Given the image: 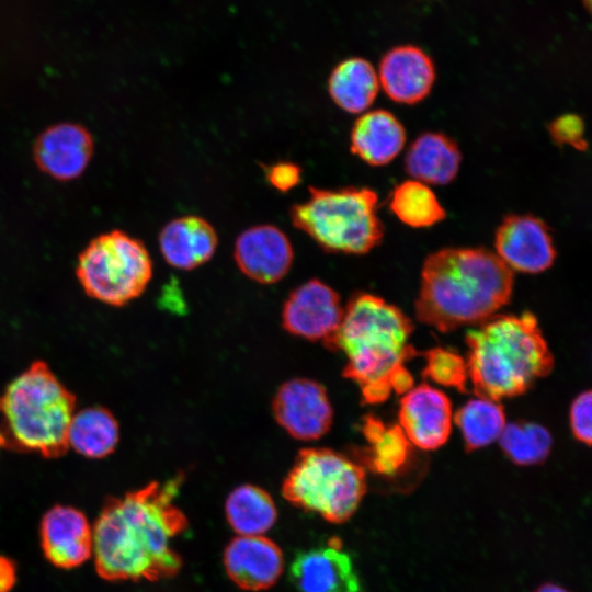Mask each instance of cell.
<instances>
[{"label": "cell", "mask_w": 592, "mask_h": 592, "mask_svg": "<svg viewBox=\"0 0 592 592\" xmlns=\"http://www.w3.org/2000/svg\"><path fill=\"white\" fill-rule=\"evenodd\" d=\"M454 419L467 451L491 444L499 439L506 424L502 406L497 400L479 396L462 406Z\"/></svg>", "instance_id": "484cf974"}, {"label": "cell", "mask_w": 592, "mask_h": 592, "mask_svg": "<svg viewBox=\"0 0 592 592\" xmlns=\"http://www.w3.org/2000/svg\"><path fill=\"white\" fill-rule=\"evenodd\" d=\"M224 566L228 577L239 588L261 591L277 581L284 560L280 547L270 538L239 535L226 546Z\"/></svg>", "instance_id": "ac0fdd59"}, {"label": "cell", "mask_w": 592, "mask_h": 592, "mask_svg": "<svg viewBox=\"0 0 592 592\" xmlns=\"http://www.w3.org/2000/svg\"><path fill=\"white\" fill-rule=\"evenodd\" d=\"M182 479L152 481L107 500L92 527V556L103 579L156 581L178 573L181 558L171 543L187 526L174 504Z\"/></svg>", "instance_id": "6da1fadb"}, {"label": "cell", "mask_w": 592, "mask_h": 592, "mask_svg": "<svg viewBox=\"0 0 592 592\" xmlns=\"http://www.w3.org/2000/svg\"><path fill=\"white\" fill-rule=\"evenodd\" d=\"M39 534L45 557L58 568L78 567L92 555V527L86 515L72 506L55 505L48 510Z\"/></svg>", "instance_id": "2e32d148"}, {"label": "cell", "mask_w": 592, "mask_h": 592, "mask_svg": "<svg viewBox=\"0 0 592 592\" xmlns=\"http://www.w3.org/2000/svg\"><path fill=\"white\" fill-rule=\"evenodd\" d=\"M166 262L180 270H192L209 261L216 252L218 237L204 218L193 215L166 224L158 237Z\"/></svg>", "instance_id": "d6986e66"}, {"label": "cell", "mask_w": 592, "mask_h": 592, "mask_svg": "<svg viewBox=\"0 0 592 592\" xmlns=\"http://www.w3.org/2000/svg\"><path fill=\"white\" fill-rule=\"evenodd\" d=\"M462 161L456 143L441 133H424L408 148L406 171L428 185H443L455 179Z\"/></svg>", "instance_id": "44dd1931"}, {"label": "cell", "mask_w": 592, "mask_h": 592, "mask_svg": "<svg viewBox=\"0 0 592 592\" xmlns=\"http://www.w3.org/2000/svg\"><path fill=\"white\" fill-rule=\"evenodd\" d=\"M553 139L559 145H569L578 150L587 148L584 139V124L576 114H565L557 117L549 125Z\"/></svg>", "instance_id": "f546056e"}, {"label": "cell", "mask_w": 592, "mask_h": 592, "mask_svg": "<svg viewBox=\"0 0 592 592\" xmlns=\"http://www.w3.org/2000/svg\"><path fill=\"white\" fill-rule=\"evenodd\" d=\"M234 258L239 270L260 284L281 281L291 270L294 251L288 237L274 225H255L236 239Z\"/></svg>", "instance_id": "9a60e30c"}, {"label": "cell", "mask_w": 592, "mask_h": 592, "mask_svg": "<svg viewBox=\"0 0 592 592\" xmlns=\"http://www.w3.org/2000/svg\"><path fill=\"white\" fill-rule=\"evenodd\" d=\"M412 330L411 320L399 308L362 293L350 299L339 328L325 345L343 353L344 377L358 386L364 403L375 405L413 387L405 367L417 353L409 344Z\"/></svg>", "instance_id": "7a4b0ae2"}, {"label": "cell", "mask_w": 592, "mask_h": 592, "mask_svg": "<svg viewBox=\"0 0 592 592\" xmlns=\"http://www.w3.org/2000/svg\"><path fill=\"white\" fill-rule=\"evenodd\" d=\"M119 430L114 415L105 408L89 407L73 414L68 445L88 458H103L116 447Z\"/></svg>", "instance_id": "cb8c5ba5"}, {"label": "cell", "mask_w": 592, "mask_h": 592, "mask_svg": "<svg viewBox=\"0 0 592 592\" xmlns=\"http://www.w3.org/2000/svg\"><path fill=\"white\" fill-rule=\"evenodd\" d=\"M534 592H570V591L555 583H545L538 587Z\"/></svg>", "instance_id": "836d02e7"}, {"label": "cell", "mask_w": 592, "mask_h": 592, "mask_svg": "<svg viewBox=\"0 0 592 592\" xmlns=\"http://www.w3.org/2000/svg\"><path fill=\"white\" fill-rule=\"evenodd\" d=\"M494 247V253L511 271L540 273L556 258L548 227L532 215L505 217L497 228Z\"/></svg>", "instance_id": "8fae6325"}, {"label": "cell", "mask_w": 592, "mask_h": 592, "mask_svg": "<svg viewBox=\"0 0 592 592\" xmlns=\"http://www.w3.org/2000/svg\"><path fill=\"white\" fill-rule=\"evenodd\" d=\"M476 396L493 400L525 392L547 376L554 357L532 312L494 315L466 335Z\"/></svg>", "instance_id": "277c9868"}, {"label": "cell", "mask_w": 592, "mask_h": 592, "mask_svg": "<svg viewBox=\"0 0 592 592\" xmlns=\"http://www.w3.org/2000/svg\"><path fill=\"white\" fill-rule=\"evenodd\" d=\"M379 89L377 70L361 57L340 61L330 72L328 92L343 111L360 114L368 111Z\"/></svg>", "instance_id": "7402d4cb"}, {"label": "cell", "mask_w": 592, "mask_h": 592, "mask_svg": "<svg viewBox=\"0 0 592 592\" xmlns=\"http://www.w3.org/2000/svg\"><path fill=\"white\" fill-rule=\"evenodd\" d=\"M75 407V396L49 366L32 363L0 395V448L61 456Z\"/></svg>", "instance_id": "5b68a950"}, {"label": "cell", "mask_w": 592, "mask_h": 592, "mask_svg": "<svg viewBox=\"0 0 592 592\" xmlns=\"http://www.w3.org/2000/svg\"><path fill=\"white\" fill-rule=\"evenodd\" d=\"M94 150L91 133L77 123L64 122L45 128L33 144L37 168L57 181H71L87 169Z\"/></svg>", "instance_id": "7c38bea8"}, {"label": "cell", "mask_w": 592, "mask_h": 592, "mask_svg": "<svg viewBox=\"0 0 592 592\" xmlns=\"http://www.w3.org/2000/svg\"><path fill=\"white\" fill-rule=\"evenodd\" d=\"M16 580V567L14 562L0 556V592H11Z\"/></svg>", "instance_id": "d6a6232c"}, {"label": "cell", "mask_w": 592, "mask_h": 592, "mask_svg": "<svg viewBox=\"0 0 592 592\" xmlns=\"http://www.w3.org/2000/svg\"><path fill=\"white\" fill-rule=\"evenodd\" d=\"M453 410L441 390L421 384L403 394L399 406V426L408 441L421 449H436L449 437Z\"/></svg>", "instance_id": "5bb4252c"}, {"label": "cell", "mask_w": 592, "mask_h": 592, "mask_svg": "<svg viewBox=\"0 0 592 592\" xmlns=\"http://www.w3.org/2000/svg\"><path fill=\"white\" fill-rule=\"evenodd\" d=\"M308 197L292 206L297 229L332 253L364 254L382 240L378 196L367 187L326 190L310 186Z\"/></svg>", "instance_id": "8992f818"}, {"label": "cell", "mask_w": 592, "mask_h": 592, "mask_svg": "<svg viewBox=\"0 0 592 592\" xmlns=\"http://www.w3.org/2000/svg\"><path fill=\"white\" fill-rule=\"evenodd\" d=\"M272 410L276 422L297 440H318L332 425L333 410L326 388L312 379L294 378L282 384Z\"/></svg>", "instance_id": "9c48e42d"}, {"label": "cell", "mask_w": 592, "mask_h": 592, "mask_svg": "<svg viewBox=\"0 0 592 592\" xmlns=\"http://www.w3.org/2000/svg\"><path fill=\"white\" fill-rule=\"evenodd\" d=\"M424 358V377L445 387L466 390L468 369L464 357L452 350L434 348L425 353Z\"/></svg>", "instance_id": "f1b7e54d"}, {"label": "cell", "mask_w": 592, "mask_h": 592, "mask_svg": "<svg viewBox=\"0 0 592 592\" xmlns=\"http://www.w3.org/2000/svg\"><path fill=\"white\" fill-rule=\"evenodd\" d=\"M389 207L401 223L413 228L431 227L446 216L431 187L413 179L395 187Z\"/></svg>", "instance_id": "4316f807"}, {"label": "cell", "mask_w": 592, "mask_h": 592, "mask_svg": "<svg viewBox=\"0 0 592 592\" xmlns=\"http://www.w3.org/2000/svg\"><path fill=\"white\" fill-rule=\"evenodd\" d=\"M379 86L397 103L415 104L428 96L434 81L435 67L420 47L400 45L380 59L377 71Z\"/></svg>", "instance_id": "e0dca14e"}, {"label": "cell", "mask_w": 592, "mask_h": 592, "mask_svg": "<svg viewBox=\"0 0 592 592\" xmlns=\"http://www.w3.org/2000/svg\"><path fill=\"white\" fill-rule=\"evenodd\" d=\"M498 440L506 456L519 465H534L545 460L553 444L547 429L530 422L505 424Z\"/></svg>", "instance_id": "83f0119b"}, {"label": "cell", "mask_w": 592, "mask_h": 592, "mask_svg": "<svg viewBox=\"0 0 592 592\" xmlns=\"http://www.w3.org/2000/svg\"><path fill=\"white\" fill-rule=\"evenodd\" d=\"M365 469L326 447L301 449L283 486V497L332 523L348 521L366 492Z\"/></svg>", "instance_id": "52a82bcc"}, {"label": "cell", "mask_w": 592, "mask_h": 592, "mask_svg": "<svg viewBox=\"0 0 592 592\" xmlns=\"http://www.w3.org/2000/svg\"><path fill=\"white\" fill-rule=\"evenodd\" d=\"M367 446L363 452L365 465L376 474L392 476L407 463L410 445L399 425H388L374 415H366L362 424Z\"/></svg>", "instance_id": "603a6c76"}, {"label": "cell", "mask_w": 592, "mask_h": 592, "mask_svg": "<svg viewBox=\"0 0 592 592\" xmlns=\"http://www.w3.org/2000/svg\"><path fill=\"white\" fill-rule=\"evenodd\" d=\"M585 2V4H589L590 3V0H583Z\"/></svg>", "instance_id": "e575fe53"}, {"label": "cell", "mask_w": 592, "mask_h": 592, "mask_svg": "<svg viewBox=\"0 0 592 592\" xmlns=\"http://www.w3.org/2000/svg\"><path fill=\"white\" fill-rule=\"evenodd\" d=\"M289 578L299 592H362L355 566L338 538L298 553Z\"/></svg>", "instance_id": "4fadbf2b"}, {"label": "cell", "mask_w": 592, "mask_h": 592, "mask_svg": "<svg viewBox=\"0 0 592 592\" xmlns=\"http://www.w3.org/2000/svg\"><path fill=\"white\" fill-rule=\"evenodd\" d=\"M405 143L403 125L392 113L380 109L362 113L350 135L351 151L371 166L391 162Z\"/></svg>", "instance_id": "ffe728a7"}, {"label": "cell", "mask_w": 592, "mask_h": 592, "mask_svg": "<svg viewBox=\"0 0 592 592\" xmlns=\"http://www.w3.org/2000/svg\"><path fill=\"white\" fill-rule=\"evenodd\" d=\"M591 391L587 390L576 397L570 407V426L576 439L587 445L592 441Z\"/></svg>", "instance_id": "4dcf8cb0"}, {"label": "cell", "mask_w": 592, "mask_h": 592, "mask_svg": "<svg viewBox=\"0 0 592 592\" xmlns=\"http://www.w3.org/2000/svg\"><path fill=\"white\" fill-rule=\"evenodd\" d=\"M267 182L280 192L294 189L301 179V169L294 162L280 161L265 169Z\"/></svg>", "instance_id": "1f68e13d"}, {"label": "cell", "mask_w": 592, "mask_h": 592, "mask_svg": "<svg viewBox=\"0 0 592 592\" xmlns=\"http://www.w3.org/2000/svg\"><path fill=\"white\" fill-rule=\"evenodd\" d=\"M76 275L87 295L119 307L144 293L152 276V262L141 240L114 229L84 247Z\"/></svg>", "instance_id": "ba28073f"}, {"label": "cell", "mask_w": 592, "mask_h": 592, "mask_svg": "<svg viewBox=\"0 0 592 592\" xmlns=\"http://www.w3.org/2000/svg\"><path fill=\"white\" fill-rule=\"evenodd\" d=\"M343 312L339 294L315 278L289 293L282 309V323L295 337L325 343L339 328Z\"/></svg>", "instance_id": "30bf717a"}, {"label": "cell", "mask_w": 592, "mask_h": 592, "mask_svg": "<svg viewBox=\"0 0 592 592\" xmlns=\"http://www.w3.org/2000/svg\"><path fill=\"white\" fill-rule=\"evenodd\" d=\"M225 512L229 525L240 536L263 535L277 517L271 496L253 485L235 488L226 500Z\"/></svg>", "instance_id": "d4e9b609"}, {"label": "cell", "mask_w": 592, "mask_h": 592, "mask_svg": "<svg viewBox=\"0 0 592 592\" xmlns=\"http://www.w3.org/2000/svg\"><path fill=\"white\" fill-rule=\"evenodd\" d=\"M513 273L482 248H447L429 255L415 303L418 319L441 332L481 323L512 295Z\"/></svg>", "instance_id": "3957f363"}]
</instances>
